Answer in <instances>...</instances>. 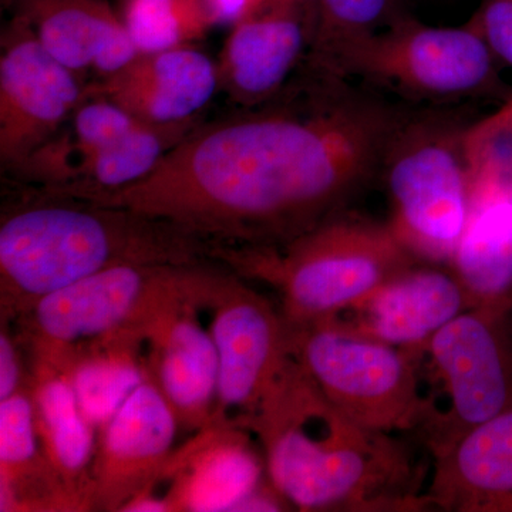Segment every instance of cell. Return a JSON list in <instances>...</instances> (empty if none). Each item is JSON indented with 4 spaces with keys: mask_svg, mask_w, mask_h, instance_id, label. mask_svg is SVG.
Wrapping results in <instances>:
<instances>
[{
    "mask_svg": "<svg viewBox=\"0 0 512 512\" xmlns=\"http://www.w3.org/2000/svg\"><path fill=\"white\" fill-rule=\"evenodd\" d=\"M406 0H315V37L306 62L326 66L343 47L392 25Z\"/></svg>",
    "mask_w": 512,
    "mask_h": 512,
    "instance_id": "25",
    "label": "cell"
},
{
    "mask_svg": "<svg viewBox=\"0 0 512 512\" xmlns=\"http://www.w3.org/2000/svg\"><path fill=\"white\" fill-rule=\"evenodd\" d=\"M210 265L113 266L50 293L20 316L16 333L33 370L66 373L82 350L120 335H143L178 299L205 288Z\"/></svg>",
    "mask_w": 512,
    "mask_h": 512,
    "instance_id": "5",
    "label": "cell"
},
{
    "mask_svg": "<svg viewBox=\"0 0 512 512\" xmlns=\"http://www.w3.org/2000/svg\"><path fill=\"white\" fill-rule=\"evenodd\" d=\"M315 2L266 0L232 25L217 63L220 87L238 107L274 99L308 59Z\"/></svg>",
    "mask_w": 512,
    "mask_h": 512,
    "instance_id": "13",
    "label": "cell"
},
{
    "mask_svg": "<svg viewBox=\"0 0 512 512\" xmlns=\"http://www.w3.org/2000/svg\"><path fill=\"white\" fill-rule=\"evenodd\" d=\"M222 272L212 289L210 330L218 352L212 426L251 430L289 359L288 326L281 309Z\"/></svg>",
    "mask_w": 512,
    "mask_h": 512,
    "instance_id": "10",
    "label": "cell"
},
{
    "mask_svg": "<svg viewBox=\"0 0 512 512\" xmlns=\"http://www.w3.org/2000/svg\"><path fill=\"white\" fill-rule=\"evenodd\" d=\"M417 110L305 62L274 99L192 128L147 177L84 200L167 222L211 249L278 247L380 180Z\"/></svg>",
    "mask_w": 512,
    "mask_h": 512,
    "instance_id": "1",
    "label": "cell"
},
{
    "mask_svg": "<svg viewBox=\"0 0 512 512\" xmlns=\"http://www.w3.org/2000/svg\"><path fill=\"white\" fill-rule=\"evenodd\" d=\"M177 417L156 384H138L99 430L94 511L123 512L144 493L174 453Z\"/></svg>",
    "mask_w": 512,
    "mask_h": 512,
    "instance_id": "14",
    "label": "cell"
},
{
    "mask_svg": "<svg viewBox=\"0 0 512 512\" xmlns=\"http://www.w3.org/2000/svg\"><path fill=\"white\" fill-rule=\"evenodd\" d=\"M211 258L278 292L289 325L336 318L393 276L420 264L389 222L348 210L284 245L212 248Z\"/></svg>",
    "mask_w": 512,
    "mask_h": 512,
    "instance_id": "4",
    "label": "cell"
},
{
    "mask_svg": "<svg viewBox=\"0 0 512 512\" xmlns=\"http://www.w3.org/2000/svg\"><path fill=\"white\" fill-rule=\"evenodd\" d=\"M471 308L511 315L512 190L478 195L448 262Z\"/></svg>",
    "mask_w": 512,
    "mask_h": 512,
    "instance_id": "21",
    "label": "cell"
},
{
    "mask_svg": "<svg viewBox=\"0 0 512 512\" xmlns=\"http://www.w3.org/2000/svg\"><path fill=\"white\" fill-rule=\"evenodd\" d=\"M288 326L289 350L336 409L366 429L417 431L426 416L421 349H403L338 318Z\"/></svg>",
    "mask_w": 512,
    "mask_h": 512,
    "instance_id": "8",
    "label": "cell"
},
{
    "mask_svg": "<svg viewBox=\"0 0 512 512\" xmlns=\"http://www.w3.org/2000/svg\"><path fill=\"white\" fill-rule=\"evenodd\" d=\"M468 123L439 107L419 109L393 141L380 180L389 194V225L424 264H447L473 210L464 156Z\"/></svg>",
    "mask_w": 512,
    "mask_h": 512,
    "instance_id": "7",
    "label": "cell"
},
{
    "mask_svg": "<svg viewBox=\"0 0 512 512\" xmlns=\"http://www.w3.org/2000/svg\"><path fill=\"white\" fill-rule=\"evenodd\" d=\"M249 433L261 446L269 483L296 510L429 508L423 473L404 441L350 420L292 355Z\"/></svg>",
    "mask_w": 512,
    "mask_h": 512,
    "instance_id": "2",
    "label": "cell"
},
{
    "mask_svg": "<svg viewBox=\"0 0 512 512\" xmlns=\"http://www.w3.org/2000/svg\"><path fill=\"white\" fill-rule=\"evenodd\" d=\"M32 396L40 447L72 511H94L97 429L87 419L67 373L33 370Z\"/></svg>",
    "mask_w": 512,
    "mask_h": 512,
    "instance_id": "20",
    "label": "cell"
},
{
    "mask_svg": "<svg viewBox=\"0 0 512 512\" xmlns=\"http://www.w3.org/2000/svg\"><path fill=\"white\" fill-rule=\"evenodd\" d=\"M470 308L467 293L450 268L420 262L336 318L380 342L419 350Z\"/></svg>",
    "mask_w": 512,
    "mask_h": 512,
    "instance_id": "17",
    "label": "cell"
},
{
    "mask_svg": "<svg viewBox=\"0 0 512 512\" xmlns=\"http://www.w3.org/2000/svg\"><path fill=\"white\" fill-rule=\"evenodd\" d=\"M87 96L79 74L50 55L23 16L0 39V163L13 170L62 130Z\"/></svg>",
    "mask_w": 512,
    "mask_h": 512,
    "instance_id": "12",
    "label": "cell"
},
{
    "mask_svg": "<svg viewBox=\"0 0 512 512\" xmlns=\"http://www.w3.org/2000/svg\"><path fill=\"white\" fill-rule=\"evenodd\" d=\"M53 57L77 74L101 77L124 69L140 52L106 0H5Z\"/></svg>",
    "mask_w": 512,
    "mask_h": 512,
    "instance_id": "19",
    "label": "cell"
},
{
    "mask_svg": "<svg viewBox=\"0 0 512 512\" xmlns=\"http://www.w3.org/2000/svg\"><path fill=\"white\" fill-rule=\"evenodd\" d=\"M0 511H70L40 447L32 383L0 402Z\"/></svg>",
    "mask_w": 512,
    "mask_h": 512,
    "instance_id": "22",
    "label": "cell"
},
{
    "mask_svg": "<svg viewBox=\"0 0 512 512\" xmlns=\"http://www.w3.org/2000/svg\"><path fill=\"white\" fill-rule=\"evenodd\" d=\"M470 19L498 62L512 67V0H481Z\"/></svg>",
    "mask_w": 512,
    "mask_h": 512,
    "instance_id": "27",
    "label": "cell"
},
{
    "mask_svg": "<svg viewBox=\"0 0 512 512\" xmlns=\"http://www.w3.org/2000/svg\"><path fill=\"white\" fill-rule=\"evenodd\" d=\"M429 384L420 431L431 457L467 431L512 409L510 315L470 308L421 349Z\"/></svg>",
    "mask_w": 512,
    "mask_h": 512,
    "instance_id": "9",
    "label": "cell"
},
{
    "mask_svg": "<svg viewBox=\"0 0 512 512\" xmlns=\"http://www.w3.org/2000/svg\"><path fill=\"white\" fill-rule=\"evenodd\" d=\"M249 431L211 426L174 450L154 483L127 511H279L286 505L269 480Z\"/></svg>",
    "mask_w": 512,
    "mask_h": 512,
    "instance_id": "11",
    "label": "cell"
},
{
    "mask_svg": "<svg viewBox=\"0 0 512 512\" xmlns=\"http://www.w3.org/2000/svg\"><path fill=\"white\" fill-rule=\"evenodd\" d=\"M463 147L473 201L488 192L512 190V96L493 113L467 124Z\"/></svg>",
    "mask_w": 512,
    "mask_h": 512,
    "instance_id": "26",
    "label": "cell"
},
{
    "mask_svg": "<svg viewBox=\"0 0 512 512\" xmlns=\"http://www.w3.org/2000/svg\"><path fill=\"white\" fill-rule=\"evenodd\" d=\"M220 89L217 63L191 45L140 53L124 69L87 86V94L119 104L157 126L197 120Z\"/></svg>",
    "mask_w": 512,
    "mask_h": 512,
    "instance_id": "16",
    "label": "cell"
},
{
    "mask_svg": "<svg viewBox=\"0 0 512 512\" xmlns=\"http://www.w3.org/2000/svg\"><path fill=\"white\" fill-rule=\"evenodd\" d=\"M222 272L201 291L168 306L147 333V375L170 404L178 424L198 431L212 426L218 386V352L210 326L200 322Z\"/></svg>",
    "mask_w": 512,
    "mask_h": 512,
    "instance_id": "15",
    "label": "cell"
},
{
    "mask_svg": "<svg viewBox=\"0 0 512 512\" xmlns=\"http://www.w3.org/2000/svg\"><path fill=\"white\" fill-rule=\"evenodd\" d=\"M312 2H315V0H312Z\"/></svg>",
    "mask_w": 512,
    "mask_h": 512,
    "instance_id": "30",
    "label": "cell"
},
{
    "mask_svg": "<svg viewBox=\"0 0 512 512\" xmlns=\"http://www.w3.org/2000/svg\"><path fill=\"white\" fill-rule=\"evenodd\" d=\"M424 497L441 511L512 512V409L433 456Z\"/></svg>",
    "mask_w": 512,
    "mask_h": 512,
    "instance_id": "18",
    "label": "cell"
},
{
    "mask_svg": "<svg viewBox=\"0 0 512 512\" xmlns=\"http://www.w3.org/2000/svg\"><path fill=\"white\" fill-rule=\"evenodd\" d=\"M146 336L120 335L82 350L67 375L87 419L97 431L147 379Z\"/></svg>",
    "mask_w": 512,
    "mask_h": 512,
    "instance_id": "23",
    "label": "cell"
},
{
    "mask_svg": "<svg viewBox=\"0 0 512 512\" xmlns=\"http://www.w3.org/2000/svg\"><path fill=\"white\" fill-rule=\"evenodd\" d=\"M266 0H207L215 25L217 23H237L247 18L256 9L261 8Z\"/></svg>",
    "mask_w": 512,
    "mask_h": 512,
    "instance_id": "29",
    "label": "cell"
},
{
    "mask_svg": "<svg viewBox=\"0 0 512 512\" xmlns=\"http://www.w3.org/2000/svg\"><path fill=\"white\" fill-rule=\"evenodd\" d=\"M322 69L416 106L512 96L501 79L500 62L471 19L458 28H437L403 16L343 47Z\"/></svg>",
    "mask_w": 512,
    "mask_h": 512,
    "instance_id": "6",
    "label": "cell"
},
{
    "mask_svg": "<svg viewBox=\"0 0 512 512\" xmlns=\"http://www.w3.org/2000/svg\"><path fill=\"white\" fill-rule=\"evenodd\" d=\"M23 346L18 335L10 332V323L0 326V402L15 396L32 383V370H26Z\"/></svg>",
    "mask_w": 512,
    "mask_h": 512,
    "instance_id": "28",
    "label": "cell"
},
{
    "mask_svg": "<svg viewBox=\"0 0 512 512\" xmlns=\"http://www.w3.org/2000/svg\"><path fill=\"white\" fill-rule=\"evenodd\" d=\"M208 259V245L167 222L37 188L0 218V322L113 266Z\"/></svg>",
    "mask_w": 512,
    "mask_h": 512,
    "instance_id": "3",
    "label": "cell"
},
{
    "mask_svg": "<svg viewBox=\"0 0 512 512\" xmlns=\"http://www.w3.org/2000/svg\"><path fill=\"white\" fill-rule=\"evenodd\" d=\"M119 15L140 53L191 45L215 25L207 0H121Z\"/></svg>",
    "mask_w": 512,
    "mask_h": 512,
    "instance_id": "24",
    "label": "cell"
}]
</instances>
